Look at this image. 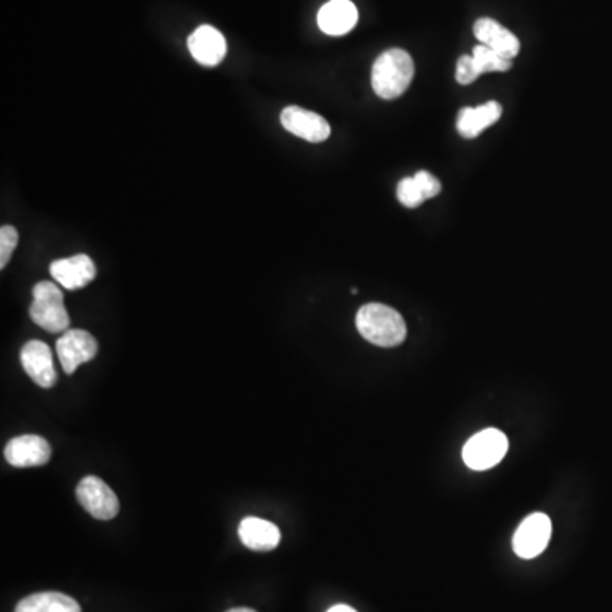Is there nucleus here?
I'll return each mask as SVG.
<instances>
[{
	"label": "nucleus",
	"mask_w": 612,
	"mask_h": 612,
	"mask_svg": "<svg viewBox=\"0 0 612 612\" xmlns=\"http://www.w3.org/2000/svg\"><path fill=\"white\" fill-rule=\"evenodd\" d=\"M356 327L364 339L380 347L400 346L407 337L402 315L390 306L368 303L356 315Z\"/></svg>",
	"instance_id": "obj_1"
},
{
	"label": "nucleus",
	"mask_w": 612,
	"mask_h": 612,
	"mask_svg": "<svg viewBox=\"0 0 612 612\" xmlns=\"http://www.w3.org/2000/svg\"><path fill=\"white\" fill-rule=\"evenodd\" d=\"M415 65L407 51L391 48L381 53L373 63L371 85L381 99H397L407 91L414 80Z\"/></svg>",
	"instance_id": "obj_2"
},
{
	"label": "nucleus",
	"mask_w": 612,
	"mask_h": 612,
	"mask_svg": "<svg viewBox=\"0 0 612 612\" xmlns=\"http://www.w3.org/2000/svg\"><path fill=\"white\" fill-rule=\"evenodd\" d=\"M29 315L36 325L50 334L67 332L70 325L67 308L63 303L62 289L50 281H41L33 288V303Z\"/></svg>",
	"instance_id": "obj_3"
},
{
	"label": "nucleus",
	"mask_w": 612,
	"mask_h": 612,
	"mask_svg": "<svg viewBox=\"0 0 612 612\" xmlns=\"http://www.w3.org/2000/svg\"><path fill=\"white\" fill-rule=\"evenodd\" d=\"M509 449V441L499 429H485L471 437L463 448L466 466L475 471L490 470L499 465Z\"/></svg>",
	"instance_id": "obj_4"
},
{
	"label": "nucleus",
	"mask_w": 612,
	"mask_h": 612,
	"mask_svg": "<svg viewBox=\"0 0 612 612\" xmlns=\"http://www.w3.org/2000/svg\"><path fill=\"white\" fill-rule=\"evenodd\" d=\"M551 526L550 517L546 514H531L521 522V526L517 527L512 546L519 558L524 560H533L536 556L541 555L546 546L550 543Z\"/></svg>",
	"instance_id": "obj_5"
},
{
	"label": "nucleus",
	"mask_w": 612,
	"mask_h": 612,
	"mask_svg": "<svg viewBox=\"0 0 612 612\" xmlns=\"http://www.w3.org/2000/svg\"><path fill=\"white\" fill-rule=\"evenodd\" d=\"M77 499L94 519L109 521L118 516L119 500L116 493L97 476H85L77 487Z\"/></svg>",
	"instance_id": "obj_6"
},
{
	"label": "nucleus",
	"mask_w": 612,
	"mask_h": 612,
	"mask_svg": "<svg viewBox=\"0 0 612 612\" xmlns=\"http://www.w3.org/2000/svg\"><path fill=\"white\" fill-rule=\"evenodd\" d=\"M57 354L63 371L74 374L80 364L89 363L97 354V340L85 330H67L58 339Z\"/></svg>",
	"instance_id": "obj_7"
},
{
	"label": "nucleus",
	"mask_w": 612,
	"mask_h": 612,
	"mask_svg": "<svg viewBox=\"0 0 612 612\" xmlns=\"http://www.w3.org/2000/svg\"><path fill=\"white\" fill-rule=\"evenodd\" d=\"M281 125L291 135L303 138L306 142L322 143L330 136V125L320 114L300 108L288 106L281 113Z\"/></svg>",
	"instance_id": "obj_8"
},
{
	"label": "nucleus",
	"mask_w": 612,
	"mask_h": 612,
	"mask_svg": "<svg viewBox=\"0 0 612 612\" xmlns=\"http://www.w3.org/2000/svg\"><path fill=\"white\" fill-rule=\"evenodd\" d=\"M7 463L16 468L43 466L50 461L51 448L46 439L36 434H24L7 442L4 449Z\"/></svg>",
	"instance_id": "obj_9"
},
{
	"label": "nucleus",
	"mask_w": 612,
	"mask_h": 612,
	"mask_svg": "<svg viewBox=\"0 0 612 612\" xmlns=\"http://www.w3.org/2000/svg\"><path fill=\"white\" fill-rule=\"evenodd\" d=\"M21 363L29 378L41 386L51 388L57 383V371L53 366L50 347L41 340H29L28 344L21 349Z\"/></svg>",
	"instance_id": "obj_10"
},
{
	"label": "nucleus",
	"mask_w": 612,
	"mask_h": 612,
	"mask_svg": "<svg viewBox=\"0 0 612 612\" xmlns=\"http://www.w3.org/2000/svg\"><path fill=\"white\" fill-rule=\"evenodd\" d=\"M187 48L191 51L194 60L204 67H216L218 63L223 62V58L227 57L225 36L218 29L208 26V24L199 26L189 36Z\"/></svg>",
	"instance_id": "obj_11"
},
{
	"label": "nucleus",
	"mask_w": 612,
	"mask_h": 612,
	"mask_svg": "<svg viewBox=\"0 0 612 612\" xmlns=\"http://www.w3.org/2000/svg\"><path fill=\"white\" fill-rule=\"evenodd\" d=\"M51 276L68 291L84 288L96 278V266L91 257L85 254L74 255L67 259L51 262Z\"/></svg>",
	"instance_id": "obj_12"
},
{
	"label": "nucleus",
	"mask_w": 612,
	"mask_h": 612,
	"mask_svg": "<svg viewBox=\"0 0 612 612\" xmlns=\"http://www.w3.org/2000/svg\"><path fill=\"white\" fill-rule=\"evenodd\" d=\"M473 33L482 45L492 48L502 57L514 60L519 55L521 43L517 40L516 34L510 33L509 29H505L502 24L493 21L490 17L478 19L473 26Z\"/></svg>",
	"instance_id": "obj_13"
},
{
	"label": "nucleus",
	"mask_w": 612,
	"mask_h": 612,
	"mask_svg": "<svg viewBox=\"0 0 612 612\" xmlns=\"http://www.w3.org/2000/svg\"><path fill=\"white\" fill-rule=\"evenodd\" d=\"M238 538L252 551H272L281 543V531L276 524L261 517H245L238 526Z\"/></svg>",
	"instance_id": "obj_14"
},
{
	"label": "nucleus",
	"mask_w": 612,
	"mask_h": 612,
	"mask_svg": "<svg viewBox=\"0 0 612 612\" xmlns=\"http://www.w3.org/2000/svg\"><path fill=\"white\" fill-rule=\"evenodd\" d=\"M357 9L351 0H330L318 12V26L329 36H342L357 24Z\"/></svg>",
	"instance_id": "obj_15"
},
{
	"label": "nucleus",
	"mask_w": 612,
	"mask_h": 612,
	"mask_svg": "<svg viewBox=\"0 0 612 612\" xmlns=\"http://www.w3.org/2000/svg\"><path fill=\"white\" fill-rule=\"evenodd\" d=\"M502 116V106L499 102L490 101L478 108H463L459 111L458 128L461 136L476 138L488 126L495 125Z\"/></svg>",
	"instance_id": "obj_16"
},
{
	"label": "nucleus",
	"mask_w": 612,
	"mask_h": 612,
	"mask_svg": "<svg viewBox=\"0 0 612 612\" xmlns=\"http://www.w3.org/2000/svg\"><path fill=\"white\" fill-rule=\"evenodd\" d=\"M16 612H82L79 602L60 592H40L23 599Z\"/></svg>",
	"instance_id": "obj_17"
},
{
	"label": "nucleus",
	"mask_w": 612,
	"mask_h": 612,
	"mask_svg": "<svg viewBox=\"0 0 612 612\" xmlns=\"http://www.w3.org/2000/svg\"><path fill=\"white\" fill-rule=\"evenodd\" d=\"M471 55L475 58L476 67H478L482 74H488V72H507V70L512 68V60L502 57L497 51H493L492 48H488L485 45L475 46V50H473Z\"/></svg>",
	"instance_id": "obj_18"
},
{
	"label": "nucleus",
	"mask_w": 612,
	"mask_h": 612,
	"mask_svg": "<svg viewBox=\"0 0 612 612\" xmlns=\"http://www.w3.org/2000/svg\"><path fill=\"white\" fill-rule=\"evenodd\" d=\"M397 198L405 208H417V206H420L425 201L424 194L420 191V187L417 186L414 177H405V179L398 182Z\"/></svg>",
	"instance_id": "obj_19"
},
{
	"label": "nucleus",
	"mask_w": 612,
	"mask_h": 612,
	"mask_svg": "<svg viewBox=\"0 0 612 612\" xmlns=\"http://www.w3.org/2000/svg\"><path fill=\"white\" fill-rule=\"evenodd\" d=\"M17 242H19V235H17L16 228L11 225H4L0 228V267L2 269H6L7 264L11 261Z\"/></svg>",
	"instance_id": "obj_20"
},
{
	"label": "nucleus",
	"mask_w": 612,
	"mask_h": 612,
	"mask_svg": "<svg viewBox=\"0 0 612 612\" xmlns=\"http://www.w3.org/2000/svg\"><path fill=\"white\" fill-rule=\"evenodd\" d=\"M482 72L476 67L475 58L473 55H463L456 63V80L458 84L470 85L475 82Z\"/></svg>",
	"instance_id": "obj_21"
},
{
	"label": "nucleus",
	"mask_w": 612,
	"mask_h": 612,
	"mask_svg": "<svg viewBox=\"0 0 612 612\" xmlns=\"http://www.w3.org/2000/svg\"><path fill=\"white\" fill-rule=\"evenodd\" d=\"M415 182H417V186L420 187V191L424 194L425 199L436 198L437 194L441 193V182L437 181L436 177L429 174V172H425V170H420L414 176Z\"/></svg>",
	"instance_id": "obj_22"
},
{
	"label": "nucleus",
	"mask_w": 612,
	"mask_h": 612,
	"mask_svg": "<svg viewBox=\"0 0 612 612\" xmlns=\"http://www.w3.org/2000/svg\"><path fill=\"white\" fill-rule=\"evenodd\" d=\"M327 612H357L356 609H352L351 606H346V604H339V606L330 607Z\"/></svg>",
	"instance_id": "obj_23"
},
{
	"label": "nucleus",
	"mask_w": 612,
	"mask_h": 612,
	"mask_svg": "<svg viewBox=\"0 0 612 612\" xmlns=\"http://www.w3.org/2000/svg\"><path fill=\"white\" fill-rule=\"evenodd\" d=\"M227 612H255L254 609H247V607H237V609H230Z\"/></svg>",
	"instance_id": "obj_24"
}]
</instances>
